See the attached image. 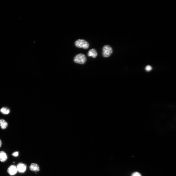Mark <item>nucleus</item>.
<instances>
[{
	"label": "nucleus",
	"mask_w": 176,
	"mask_h": 176,
	"mask_svg": "<svg viewBox=\"0 0 176 176\" xmlns=\"http://www.w3.org/2000/svg\"><path fill=\"white\" fill-rule=\"evenodd\" d=\"M74 62L77 64H83L87 61L86 56L82 53H79L76 55L73 59Z\"/></svg>",
	"instance_id": "f257e3e1"
},
{
	"label": "nucleus",
	"mask_w": 176,
	"mask_h": 176,
	"mask_svg": "<svg viewBox=\"0 0 176 176\" xmlns=\"http://www.w3.org/2000/svg\"><path fill=\"white\" fill-rule=\"evenodd\" d=\"M74 44L76 47L84 49H87L89 47V44L84 39H79L75 42Z\"/></svg>",
	"instance_id": "f03ea898"
},
{
	"label": "nucleus",
	"mask_w": 176,
	"mask_h": 176,
	"mask_svg": "<svg viewBox=\"0 0 176 176\" xmlns=\"http://www.w3.org/2000/svg\"><path fill=\"white\" fill-rule=\"evenodd\" d=\"M102 51V55L104 58L109 57L113 52L112 47L107 45H105L103 47Z\"/></svg>",
	"instance_id": "7ed1b4c3"
},
{
	"label": "nucleus",
	"mask_w": 176,
	"mask_h": 176,
	"mask_svg": "<svg viewBox=\"0 0 176 176\" xmlns=\"http://www.w3.org/2000/svg\"><path fill=\"white\" fill-rule=\"evenodd\" d=\"M17 172V167L14 165L10 166L8 168V172L11 175L16 174Z\"/></svg>",
	"instance_id": "20e7f679"
},
{
	"label": "nucleus",
	"mask_w": 176,
	"mask_h": 176,
	"mask_svg": "<svg viewBox=\"0 0 176 176\" xmlns=\"http://www.w3.org/2000/svg\"><path fill=\"white\" fill-rule=\"evenodd\" d=\"M17 171L20 173L25 172L26 170V165L22 163H19L17 166Z\"/></svg>",
	"instance_id": "39448f33"
},
{
	"label": "nucleus",
	"mask_w": 176,
	"mask_h": 176,
	"mask_svg": "<svg viewBox=\"0 0 176 176\" xmlns=\"http://www.w3.org/2000/svg\"><path fill=\"white\" fill-rule=\"evenodd\" d=\"M87 55L89 57L96 58L98 54L96 50L94 48L91 49L89 50L88 53Z\"/></svg>",
	"instance_id": "423d86ee"
},
{
	"label": "nucleus",
	"mask_w": 176,
	"mask_h": 176,
	"mask_svg": "<svg viewBox=\"0 0 176 176\" xmlns=\"http://www.w3.org/2000/svg\"><path fill=\"white\" fill-rule=\"evenodd\" d=\"M30 168L31 171L35 172H38L40 170L39 165L35 163H32L30 167Z\"/></svg>",
	"instance_id": "0eeeda50"
},
{
	"label": "nucleus",
	"mask_w": 176,
	"mask_h": 176,
	"mask_svg": "<svg viewBox=\"0 0 176 176\" xmlns=\"http://www.w3.org/2000/svg\"><path fill=\"white\" fill-rule=\"evenodd\" d=\"M8 159V156L6 153L4 151H0V161L4 162Z\"/></svg>",
	"instance_id": "6e6552de"
},
{
	"label": "nucleus",
	"mask_w": 176,
	"mask_h": 176,
	"mask_svg": "<svg viewBox=\"0 0 176 176\" xmlns=\"http://www.w3.org/2000/svg\"><path fill=\"white\" fill-rule=\"evenodd\" d=\"M8 126V124L3 119H0V126L3 129H5Z\"/></svg>",
	"instance_id": "1a4fd4ad"
},
{
	"label": "nucleus",
	"mask_w": 176,
	"mask_h": 176,
	"mask_svg": "<svg viewBox=\"0 0 176 176\" xmlns=\"http://www.w3.org/2000/svg\"><path fill=\"white\" fill-rule=\"evenodd\" d=\"M1 113L4 115H7L9 114L10 112V110L6 107H3L0 109Z\"/></svg>",
	"instance_id": "9d476101"
},
{
	"label": "nucleus",
	"mask_w": 176,
	"mask_h": 176,
	"mask_svg": "<svg viewBox=\"0 0 176 176\" xmlns=\"http://www.w3.org/2000/svg\"><path fill=\"white\" fill-rule=\"evenodd\" d=\"M152 69V67L150 65L147 66L145 68V70L147 72H149L151 71Z\"/></svg>",
	"instance_id": "9b49d317"
},
{
	"label": "nucleus",
	"mask_w": 176,
	"mask_h": 176,
	"mask_svg": "<svg viewBox=\"0 0 176 176\" xmlns=\"http://www.w3.org/2000/svg\"><path fill=\"white\" fill-rule=\"evenodd\" d=\"M131 176H142L139 173L137 172L133 173L132 175Z\"/></svg>",
	"instance_id": "f8f14e48"
},
{
	"label": "nucleus",
	"mask_w": 176,
	"mask_h": 176,
	"mask_svg": "<svg viewBox=\"0 0 176 176\" xmlns=\"http://www.w3.org/2000/svg\"><path fill=\"white\" fill-rule=\"evenodd\" d=\"M12 155L13 156L15 157H17L19 155V152L18 151L14 152L12 154Z\"/></svg>",
	"instance_id": "ddd939ff"
},
{
	"label": "nucleus",
	"mask_w": 176,
	"mask_h": 176,
	"mask_svg": "<svg viewBox=\"0 0 176 176\" xmlns=\"http://www.w3.org/2000/svg\"><path fill=\"white\" fill-rule=\"evenodd\" d=\"M2 144V142H1V140H0V147H1V146Z\"/></svg>",
	"instance_id": "4468645a"
}]
</instances>
